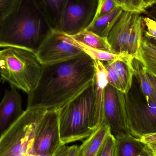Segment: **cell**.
I'll use <instances>...</instances> for the list:
<instances>
[{"label":"cell","instance_id":"d6a6232c","mask_svg":"<svg viewBox=\"0 0 156 156\" xmlns=\"http://www.w3.org/2000/svg\"><path fill=\"white\" fill-rule=\"evenodd\" d=\"M146 37L152 44H154L156 46V38H153V37Z\"/></svg>","mask_w":156,"mask_h":156},{"label":"cell","instance_id":"f1b7e54d","mask_svg":"<svg viewBox=\"0 0 156 156\" xmlns=\"http://www.w3.org/2000/svg\"><path fill=\"white\" fill-rule=\"evenodd\" d=\"M78 149L77 145L63 146L55 156H76Z\"/></svg>","mask_w":156,"mask_h":156},{"label":"cell","instance_id":"cb8c5ba5","mask_svg":"<svg viewBox=\"0 0 156 156\" xmlns=\"http://www.w3.org/2000/svg\"><path fill=\"white\" fill-rule=\"evenodd\" d=\"M106 72V80L108 84L123 92V88L121 81L116 70L111 62L103 63Z\"/></svg>","mask_w":156,"mask_h":156},{"label":"cell","instance_id":"d4e9b609","mask_svg":"<svg viewBox=\"0 0 156 156\" xmlns=\"http://www.w3.org/2000/svg\"><path fill=\"white\" fill-rule=\"evenodd\" d=\"M117 6H118L113 0H98L97 10L94 20L109 13Z\"/></svg>","mask_w":156,"mask_h":156},{"label":"cell","instance_id":"e575fe53","mask_svg":"<svg viewBox=\"0 0 156 156\" xmlns=\"http://www.w3.org/2000/svg\"><path fill=\"white\" fill-rule=\"evenodd\" d=\"M1 81H2V79H1V78L0 77V83L1 82Z\"/></svg>","mask_w":156,"mask_h":156},{"label":"cell","instance_id":"277c9868","mask_svg":"<svg viewBox=\"0 0 156 156\" xmlns=\"http://www.w3.org/2000/svg\"><path fill=\"white\" fill-rule=\"evenodd\" d=\"M43 66L35 53L14 47L0 50V75L2 81L22 90L27 95L35 89Z\"/></svg>","mask_w":156,"mask_h":156},{"label":"cell","instance_id":"d6986e66","mask_svg":"<svg viewBox=\"0 0 156 156\" xmlns=\"http://www.w3.org/2000/svg\"><path fill=\"white\" fill-rule=\"evenodd\" d=\"M135 58L142 63L148 73L156 76V46L144 36Z\"/></svg>","mask_w":156,"mask_h":156},{"label":"cell","instance_id":"ac0fdd59","mask_svg":"<svg viewBox=\"0 0 156 156\" xmlns=\"http://www.w3.org/2000/svg\"><path fill=\"white\" fill-rule=\"evenodd\" d=\"M123 11L121 7L117 6L109 13L94 20L86 29L101 37L107 38Z\"/></svg>","mask_w":156,"mask_h":156},{"label":"cell","instance_id":"9a60e30c","mask_svg":"<svg viewBox=\"0 0 156 156\" xmlns=\"http://www.w3.org/2000/svg\"><path fill=\"white\" fill-rule=\"evenodd\" d=\"M52 30L60 31L67 0H33Z\"/></svg>","mask_w":156,"mask_h":156},{"label":"cell","instance_id":"4fadbf2b","mask_svg":"<svg viewBox=\"0 0 156 156\" xmlns=\"http://www.w3.org/2000/svg\"><path fill=\"white\" fill-rule=\"evenodd\" d=\"M94 61L95 72L93 81L94 96V127L96 129L102 122L104 90L108 82L106 80V72L103 62L97 60Z\"/></svg>","mask_w":156,"mask_h":156},{"label":"cell","instance_id":"e0dca14e","mask_svg":"<svg viewBox=\"0 0 156 156\" xmlns=\"http://www.w3.org/2000/svg\"><path fill=\"white\" fill-rule=\"evenodd\" d=\"M111 133L110 128L102 123L87 139L78 147L77 156H96L107 136Z\"/></svg>","mask_w":156,"mask_h":156},{"label":"cell","instance_id":"4dcf8cb0","mask_svg":"<svg viewBox=\"0 0 156 156\" xmlns=\"http://www.w3.org/2000/svg\"><path fill=\"white\" fill-rule=\"evenodd\" d=\"M144 13L147 17L153 19L156 21V7L152 6L149 7L148 10H146L144 12Z\"/></svg>","mask_w":156,"mask_h":156},{"label":"cell","instance_id":"ffe728a7","mask_svg":"<svg viewBox=\"0 0 156 156\" xmlns=\"http://www.w3.org/2000/svg\"><path fill=\"white\" fill-rule=\"evenodd\" d=\"M134 57L127 56L123 58L111 61L121 81L123 92L126 93L133 83L134 76L132 61Z\"/></svg>","mask_w":156,"mask_h":156},{"label":"cell","instance_id":"8992f818","mask_svg":"<svg viewBox=\"0 0 156 156\" xmlns=\"http://www.w3.org/2000/svg\"><path fill=\"white\" fill-rule=\"evenodd\" d=\"M125 104L131 135L140 139L156 133V103L147 101L134 76L131 88L125 94Z\"/></svg>","mask_w":156,"mask_h":156},{"label":"cell","instance_id":"7402d4cb","mask_svg":"<svg viewBox=\"0 0 156 156\" xmlns=\"http://www.w3.org/2000/svg\"><path fill=\"white\" fill-rule=\"evenodd\" d=\"M80 45V47L83 51L90 57L94 60H99L101 62H111L116 59L123 58L127 56L126 55H117L110 52L106 51H101V50H95L86 47L83 45L78 43Z\"/></svg>","mask_w":156,"mask_h":156},{"label":"cell","instance_id":"7a4b0ae2","mask_svg":"<svg viewBox=\"0 0 156 156\" xmlns=\"http://www.w3.org/2000/svg\"><path fill=\"white\" fill-rule=\"evenodd\" d=\"M52 29L33 0H19L0 21V47H14L36 53Z\"/></svg>","mask_w":156,"mask_h":156},{"label":"cell","instance_id":"2e32d148","mask_svg":"<svg viewBox=\"0 0 156 156\" xmlns=\"http://www.w3.org/2000/svg\"><path fill=\"white\" fill-rule=\"evenodd\" d=\"M134 77L147 101L156 103V76L147 71L142 63L134 58L132 61Z\"/></svg>","mask_w":156,"mask_h":156},{"label":"cell","instance_id":"1f68e13d","mask_svg":"<svg viewBox=\"0 0 156 156\" xmlns=\"http://www.w3.org/2000/svg\"><path fill=\"white\" fill-rule=\"evenodd\" d=\"M146 9L153 6L154 4V0H142Z\"/></svg>","mask_w":156,"mask_h":156},{"label":"cell","instance_id":"8d00e7d4","mask_svg":"<svg viewBox=\"0 0 156 156\" xmlns=\"http://www.w3.org/2000/svg\"><path fill=\"white\" fill-rule=\"evenodd\" d=\"M76 156H77V155H76Z\"/></svg>","mask_w":156,"mask_h":156},{"label":"cell","instance_id":"5b68a950","mask_svg":"<svg viewBox=\"0 0 156 156\" xmlns=\"http://www.w3.org/2000/svg\"><path fill=\"white\" fill-rule=\"evenodd\" d=\"M47 109H27L0 136V156H25L30 151L37 126Z\"/></svg>","mask_w":156,"mask_h":156},{"label":"cell","instance_id":"5bb4252c","mask_svg":"<svg viewBox=\"0 0 156 156\" xmlns=\"http://www.w3.org/2000/svg\"><path fill=\"white\" fill-rule=\"evenodd\" d=\"M114 156H156L150 147L131 134L115 138Z\"/></svg>","mask_w":156,"mask_h":156},{"label":"cell","instance_id":"f546056e","mask_svg":"<svg viewBox=\"0 0 156 156\" xmlns=\"http://www.w3.org/2000/svg\"><path fill=\"white\" fill-rule=\"evenodd\" d=\"M140 139L150 147L156 155V133L146 136Z\"/></svg>","mask_w":156,"mask_h":156},{"label":"cell","instance_id":"7c38bea8","mask_svg":"<svg viewBox=\"0 0 156 156\" xmlns=\"http://www.w3.org/2000/svg\"><path fill=\"white\" fill-rule=\"evenodd\" d=\"M5 90L0 102V134L8 129L24 112L22 97L17 89L11 87Z\"/></svg>","mask_w":156,"mask_h":156},{"label":"cell","instance_id":"6da1fadb","mask_svg":"<svg viewBox=\"0 0 156 156\" xmlns=\"http://www.w3.org/2000/svg\"><path fill=\"white\" fill-rule=\"evenodd\" d=\"M95 61L85 53L72 59L44 65L35 89L28 95L27 108L59 109L90 85Z\"/></svg>","mask_w":156,"mask_h":156},{"label":"cell","instance_id":"30bf717a","mask_svg":"<svg viewBox=\"0 0 156 156\" xmlns=\"http://www.w3.org/2000/svg\"><path fill=\"white\" fill-rule=\"evenodd\" d=\"M102 123L109 126L111 134L115 138L130 134L127 127L125 94L108 83L104 90Z\"/></svg>","mask_w":156,"mask_h":156},{"label":"cell","instance_id":"4316f807","mask_svg":"<svg viewBox=\"0 0 156 156\" xmlns=\"http://www.w3.org/2000/svg\"><path fill=\"white\" fill-rule=\"evenodd\" d=\"M19 0H0V21L6 17Z\"/></svg>","mask_w":156,"mask_h":156},{"label":"cell","instance_id":"d590c367","mask_svg":"<svg viewBox=\"0 0 156 156\" xmlns=\"http://www.w3.org/2000/svg\"><path fill=\"white\" fill-rule=\"evenodd\" d=\"M154 4L156 5V0H154Z\"/></svg>","mask_w":156,"mask_h":156},{"label":"cell","instance_id":"836d02e7","mask_svg":"<svg viewBox=\"0 0 156 156\" xmlns=\"http://www.w3.org/2000/svg\"><path fill=\"white\" fill-rule=\"evenodd\" d=\"M25 156H38L36 155H34L29 154H27Z\"/></svg>","mask_w":156,"mask_h":156},{"label":"cell","instance_id":"9c48e42d","mask_svg":"<svg viewBox=\"0 0 156 156\" xmlns=\"http://www.w3.org/2000/svg\"><path fill=\"white\" fill-rule=\"evenodd\" d=\"M63 146L60 138L58 109H48L37 126L28 154L55 156Z\"/></svg>","mask_w":156,"mask_h":156},{"label":"cell","instance_id":"52a82bcc","mask_svg":"<svg viewBox=\"0 0 156 156\" xmlns=\"http://www.w3.org/2000/svg\"><path fill=\"white\" fill-rule=\"evenodd\" d=\"M143 17L139 13L123 11L110 31L107 40L114 54L135 58L144 36Z\"/></svg>","mask_w":156,"mask_h":156},{"label":"cell","instance_id":"ba28073f","mask_svg":"<svg viewBox=\"0 0 156 156\" xmlns=\"http://www.w3.org/2000/svg\"><path fill=\"white\" fill-rule=\"evenodd\" d=\"M84 53L70 36L51 30L35 53L43 66L55 64L76 57Z\"/></svg>","mask_w":156,"mask_h":156},{"label":"cell","instance_id":"3957f363","mask_svg":"<svg viewBox=\"0 0 156 156\" xmlns=\"http://www.w3.org/2000/svg\"><path fill=\"white\" fill-rule=\"evenodd\" d=\"M94 96L93 83L58 109L60 138L63 145L87 138L94 126Z\"/></svg>","mask_w":156,"mask_h":156},{"label":"cell","instance_id":"603a6c76","mask_svg":"<svg viewBox=\"0 0 156 156\" xmlns=\"http://www.w3.org/2000/svg\"><path fill=\"white\" fill-rule=\"evenodd\" d=\"M117 6L121 7L124 11L136 12L141 14L146 9L142 0H113Z\"/></svg>","mask_w":156,"mask_h":156},{"label":"cell","instance_id":"83f0119b","mask_svg":"<svg viewBox=\"0 0 156 156\" xmlns=\"http://www.w3.org/2000/svg\"><path fill=\"white\" fill-rule=\"evenodd\" d=\"M145 30L144 36L156 38V21L146 16L143 17Z\"/></svg>","mask_w":156,"mask_h":156},{"label":"cell","instance_id":"484cf974","mask_svg":"<svg viewBox=\"0 0 156 156\" xmlns=\"http://www.w3.org/2000/svg\"><path fill=\"white\" fill-rule=\"evenodd\" d=\"M115 144V138L110 133L96 156H114Z\"/></svg>","mask_w":156,"mask_h":156},{"label":"cell","instance_id":"44dd1931","mask_svg":"<svg viewBox=\"0 0 156 156\" xmlns=\"http://www.w3.org/2000/svg\"><path fill=\"white\" fill-rule=\"evenodd\" d=\"M70 36L77 43L86 47L95 50L112 53L107 38L101 37L86 29L75 35Z\"/></svg>","mask_w":156,"mask_h":156},{"label":"cell","instance_id":"8fae6325","mask_svg":"<svg viewBox=\"0 0 156 156\" xmlns=\"http://www.w3.org/2000/svg\"><path fill=\"white\" fill-rule=\"evenodd\" d=\"M98 0H67L60 32L75 35L86 29L94 19Z\"/></svg>","mask_w":156,"mask_h":156}]
</instances>
